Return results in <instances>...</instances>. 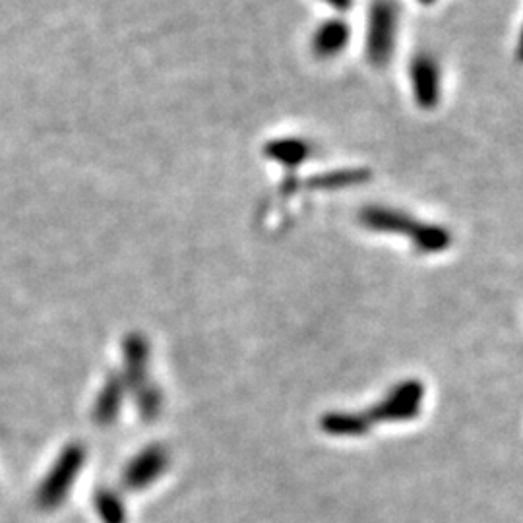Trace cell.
I'll use <instances>...</instances> for the list:
<instances>
[{
    "mask_svg": "<svg viewBox=\"0 0 523 523\" xmlns=\"http://www.w3.org/2000/svg\"><path fill=\"white\" fill-rule=\"evenodd\" d=\"M97 514L103 523H124L123 502L109 491H101L95 498Z\"/></svg>",
    "mask_w": 523,
    "mask_h": 523,
    "instance_id": "cell-9",
    "label": "cell"
},
{
    "mask_svg": "<svg viewBox=\"0 0 523 523\" xmlns=\"http://www.w3.org/2000/svg\"><path fill=\"white\" fill-rule=\"evenodd\" d=\"M328 2L336 8H347V4H349V0H328Z\"/></svg>",
    "mask_w": 523,
    "mask_h": 523,
    "instance_id": "cell-11",
    "label": "cell"
},
{
    "mask_svg": "<svg viewBox=\"0 0 523 523\" xmlns=\"http://www.w3.org/2000/svg\"><path fill=\"white\" fill-rule=\"evenodd\" d=\"M347 41V28L343 24H328L316 33L314 37V47L318 51V55L322 57H330L339 53V49L345 45Z\"/></svg>",
    "mask_w": 523,
    "mask_h": 523,
    "instance_id": "cell-8",
    "label": "cell"
},
{
    "mask_svg": "<svg viewBox=\"0 0 523 523\" xmlns=\"http://www.w3.org/2000/svg\"><path fill=\"white\" fill-rule=\"evenodd\" d=\"M324 429L334 434H361L369 429V423L357 415H330L324 419Z\"/></svg>",
    "mask_w": 523,
    "mask_h": 523,
    "instance_id": "cell-10",
    "label": "cell"
},
{
    "mask_svg": "<svg viewBox=\"0 0 523 523\" xmlns=\"http://www.w3.org/2000/svg\"><path fill=\"white\" fill-rule=\"evenodd\" d=\"M365 223L380 229V231H411L415 237L413 241L425 250H440V248L448 247V235L440 229L434 227H427V225H417V223H407L409 219H405L398 214L386 212V210H369L365 212Z\"/></svg>",
    "mask_w": 523,
    "mask_h": 523,
    "instance_id": "cell-3",
    "label": "cell"
},
{
    "mask_svg": "<svg viewBox=\"0 0 523 523\" xmlns=\"http://www.w3.org/2000/svg\"><path fill=\"white\" fill-rule=\"evenodd\" d=\"M121 400H123V382L121 378L113 376L97 400L95 419L99 421V425H109L117 417Z\"/></svg>",
    "mask_w": 523,
    "mask_h": 523,
    "instance_id": "cell-6",
    "label": "cell"
},
{
    "mask_svg": "<svg viewBox=\"0 0 523 523\" xmlns=\"http://www.w3.org/2000/svg\"><path fill=\"white\" fill-rule=\"evenodd\" d=\"M425 2H429V0H425Z\"/></svg>",
    "mask_w": 523,
    "mask_h": 523,
    "instance_id": "cell-12",
    "label": "cell"
},
{
    "mask_svg": "<svg viewBox=\"0 0 523 523\" xmlns=\"http://www.w3.org/2000/svg\"><path fill=\"white\" fill-rule=\"evenodd\" d=\"M86 460V450L80 444L68 446L61 458L53 465L51 473L37 491V504L45 510H53L61 504L64 496L70 491L72 481L78 477Z\"/></svg>",
    "mask_w": 523,
    "mask_h": 523,
    "instance_id": "cell-1",
    "label": "cell"
},
{
    "mask_svg": "<svg viewBox=\"0 0 523 523\" xmlns=\"http://www.w3.org/2000/svg\"><path fill=\"white\" fill-rule=\"evenodd\" d=\"M396 18L398 14L392 0L374 2L370 14V30L367 31V53L374 64H382L392 55Z\"/></svg>",
    "mask_w": 523,
    "mask_h": 523,
    "instance_id": "cell-2",
    "label": "cell"
},
{
    "mask_svg": "<svg viewBox=\"0 0 523 523\" xmlns=\"http://www.w3.org/2000/svg\"><path fill=\"white\" fill-rule=\"evenodd\" d=\"M146 341L140 336H130L126 339V369H128V382L130 384H140L144 376V367H146Z\"/></svg>",
    "mask_w": 523,
    "mask_h": 523,
    "instance_id": "cell-7",
    "label": "cell"
},
{
    "mask_svg": "<svg viewBox=\"0 0 523 523\" xmlns=\"http://www.w3.org/2000/svg\"><path fill=\"white\" fill-rule=\"evenodd\" d=\"M165 463H167V456L159 448H150V450L142 452L126 469V475H124L126 487L132 491L148 487L163 471Z\"/></svg>",
    "mask_w": 523,
    "mask_h": 523,
    "instance_id": "cell-4",
    "label": "cell"
},
{
    "mask_svg": "<svg viewBox=\"0 0 523 523\" xmlns=\"http://www.w3.org/2000/svg\"><path fill=\"white\" fill-rule=\"evenodd\" d=\"M413 86L421 105L432 107L438 99V74L436 66L429 59L413 62Z\"/></svg>",
    "mask_w": 523,
    "mask_h": 523,
    "instance_id": "cell-5",
    "label": "cell"
}]
</instances>
